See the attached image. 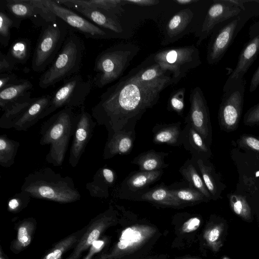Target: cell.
<instances>
[{"mask_svg": "<svg viewBox=\"0 0 259 259\" xmlns=\"http://www.w3.org/2000/svg\"><path fill=\"white\" fill-rule=\"evenodd\" d=\"M116 178V172L105 165L96 171L91 182L87 183L86 189L92 197L107 198L109 190L115 184Z\"/></svg>", "mask_w": 259, "mask_h": 259, "instance_id": "cell-26", "label": "cell"}, {"mask_svg": "<svg viewBox=\"0 0 259 259\" xmlns=\"http://www.w3.org/2000/svg\"><path fill=\"white\" fill-rule=\"evenodd\" d=\"M230 202L232 209L236 214L245 219L250 217V207L243 196L237 194L231 195Z\"/></svg>", "mask_w": 259, "mask_h": 259, "instance_id": "cell-40", "label": "cell"}, {"mask_svg": "<svg viewBox=\"0 0 259 259\" xmlns=\"http://www.w3.org/2000/svg\"><path fill=\"white\" fill-rule=\"evenodd\" d=\"M113 210L110 207L105 212L94 218L85 229L71 253L65 259H79L83 252L89 249L93 242L100 238L103 232L113 223Z\"/></svg>", "mask_w": 259, "mask_h": 259, "instance_id": "cell-17", "label": "cell"}, {"mask_svg": "<svg viewBox=\"0 0 259 259\" xmlns=\"http://www.w3.org/2000/svg\"><path fill=\"white\" fill-rule=\"evenodd\" d=\"M168 155V153L150 150L138 155L131 163L138 165L140 170L151 171L161 170L168 166V164L164 161Z\"/></svg>", "mask_w": 259, "mask_h": 259, "instance_id": "cell-29", "label": "cell"}, {"mask_svg": "<svg viewBox=\"0 0 259 259\" xmlns=\"http://www.w3.org/2000/svg\"><path fill=\"white\" fill-rule=\"evenodd\" d=\"M20 143L11 139L6 134L0 136V165L1 166L9 168L15 161Z\"/></svg>", "mask_w": 259, "mask_h": 259, "instance_id": "cell-36", "label": "cell"}, {"mask_svg": "<svg viewBox=\"0 0 259 259\" xmlns=\"http://www.w3.org/2000/svg\"><path fill=\"white\" fill-rule=\"evenodd\" d=\"M175 2L181 5H186L191 3L197 2V0H176L174 1Z\"/></svg>", "mask_w": 259, "mask_h": 259, "instance_id": "cell-51", "label": "cell"}, {"mask_svg": "<svg viewBox=\"0 0 259 259\" xmlns=\"http://www.w3.org/2000/svg\"><path fill=\"white\" fill-rule=\"evenodd\" d=\"M140 64L109 87L92 108L99 125L105 126L108 138L123 130L135 131L137 122L158 101L161 92L172 84L170 72L146 81L140 76Z\"/></svg>", "mask_w": 259, "mask_h": 259, "instance_id": "cell-1", "label": "cell"}, {"mask_svg": "<svg viewBox=\"0 0 259 259\" xmlns=\"http://www.w3.org/2000/svg\"><path fill=\"white\" fill-rule=\"evenodd\" d=\"M52 96L30 98L4 111L0 118V127L18 131H26L45 117Z\"/></svg>", "mask_w": 259, "mask_h": 259, "instance_id": "cell-7", "label": "cell"}, {"mask_svg": "<svg viewBox=\"0 0 259 259\" xmlns=\"http://www.w3.org/2000/svg\"><path fill=\"white\" fill-rule=\"evenodd\" d=\"M75 125L72 108H63L45 121L40 130L39 144L50 146L46 161L55 166L62 165Z\"/></svg>", "mask_w": 259, "mask_h": 259, "instance_id": "cell-3", "label": "cell"}, {"mask_svg": "<svg viewBox=\"0 0 259 259\" xmlns=\"http://www.w3.org/2000/svg\"><path fill=\"white\" fill-rule=\"evenodd\" d=\"M153 227L146 225H135L124 229L118 241L108 254L98 259H116L130 253L142 246L155 233Z\"/></svg>", "mask_w": 259, "mask_h": 259, "instance_id": "cell-14", "label": "cell"}, {"mask_svg": "<svg viewBox=\"0 0 259 259\" xmlns=\"http://www.w3.org/2000/svg\"><path fill=\"white\" fill-rule=\"evenodd\" d=\"M126 3L133 4L140 6H150L157 4L158 0H125Z\"/></svg>", "mask_w": 259, "mask_h": 259, "instance_id": "cell-50", "label": "cell"}, {"mask_svg": "<svg viewBox=\"0 0 259 259\" xmlns=\"http://www.w3.org/2000/svg\"><path fill=\"white\" fill-rule=\"evenodd\" d=\"M244 123L246 125H259V103L251 107L244 114Z\"/></svg>", "mask_w": 259, "mask_h": 259, "instance_id": "cell-43", "label": "cell"}, {"mask_svg": "<svg viewBox=\"0 0 259 259\" xmlns=\"http://www.w3.org/2000/svg\"><path fill=\"white\" fill-rule=\"evenodd\" d=\"M82 259H84V257L83 258H82Z\"/></svg>", "mask_w": 259, "mask_h": 259, "instance_id": "cell-54", "label": "cell"}, {"mask_svg": "<svg viewBox=\"0 0 259 259\" xmlns=\"http://www.w3.org/2000/svg\"><path fill=\"white\" fill-rule=\"evenodd\" d=\"M163 169L155 171L137 170L131 172L122 182L117 194L119 197L138 200L149 186L160 179Z\"/></svg>", "mask_w": 259, "mask_h": 259, "instance_id": "cell-18", "label": "cell"}, {"mask_svg": "<svg viewBox=\"0 0 259 259\" xmlns=\"http://www.w3.org/2000/svg\"><path fill=\"white\" fill-rule=\"evenodd\" d=\"M238 22L239 18H236L212 36L207 50L208 64H215L224 57L235 37Z\"/></svg>", "mask_w": 259, "mask_h": 259, "instance_id": "cell-19", "label": "cell"}, {"mask_svg": "<svg viewBox=\"0 0 259 259\" xmlns=\"http://www.w3.org/2000/svg\"><path fill=\"white\" fill-rule=\"evenodd\" d=\"M31 198L29 193L23 191L16 193L8 201V210L12 212L21 211L28 205Z\"/></svg>", "mask_w": 259, "mask_h": 259, "instance_id": "cell-41", "label": "cell"}, {"mask_svg": "<svg viewBox=\"0 0 259 259\" xmlns=\"http://www.w3.org/2000/svg\"><path fill=\"white\" fill-rule=\"evenodd\" d=\"M68 2L84 8L99 10L118 17L124 12L125 0H67Z\"/></svg>", "mask_w": 259, "mask_h": 259, "instance_id": "cell-31", "label": "cell"}, {"mask_svg": "<svg viewBox=\"0 0 259 259\" xmlns=\"http://www.w3.org/2000/svg\"><path fill=\"white\" fill-rule=\"evenodd\" d=\"M17 64L9 58L6 54L0 52V73H11L17 68Z\"/></svg>", "mask_w": 259, "mask_h": 259, "instance_id": "cell-44", "label": "cell"}, {"mask_svg": "<svg viewBox=\"0 0 259 259\" xmlns=\"http://www.w3.org/2000/svg\"><path fill=\"white\" fill-rule=\"evenodd\" d=\"M221 231L220 228L216 226L205 232L204 237L210 245L213 246L215 243L220 237Z\"/></svg>", "mask_w": 259, "mask_h": 259, "instance_id": "cell-48", "label": "cell"}, {"mask_svg": "<svg viewBox=\"0 0 259 259\" xmlns=\"http://www.w3.org/2000/svg\"><path fill=\"white\" fill-rule=\"evenodd\" d=\"M84 231L75 232L56 243L41 259H61L65 253L76 246Z\"/></svg>", "mask_w": 259, "mask_h": 259, "instance_id": "cell-35", "label": "cell"}, {"mask_svg": "<svg viewBox=\"0 0 259 259\" xmlns=\"http://www.w3.org/2000/svg\"><path fill=\"white\" fill-rule=\"evenodd\" d=\"M238 147L259 153V137L248 134L242 135L237 141Z\"/></svg>", "mask_w": 259, "mask_h": 259, "instance_id": "cell-42", "label": "cell"}, {"mask_svg": "<svg viewBox=\"0 0 259 259\" xmlns=\"http://www.w3.org/2000/svg\"><path fill=\"white\" fill-rule=\"evenodd\" d=\"M140 48L132 43H120L101 52L96 57L93 82L99 88L121 78L138 53Z\"/></svg>", "mask_w": 259, "mask_h": 259, "instance_id": "cell-4", "label": "cell"}, {"mask_svg": "<svg viewBox=\"0 0 259 259\" xmlns=\"http://www.w3.org/2000/svg\"><path fill=\"white\" fill-rule=\"evenodd\" d=\"M136 139V131H119L107 138L103 157L104 159H110L116 155H126L132 150Z\"/></svg>", "mask_w": 259, "mask_h": 259, "instance_id": "cell-23", "label": "cell"}, {"mask_svg": "<svg viewBox=\"0 0 259 259\" xmlns=\"http://www.w3.org/2000/svg\"><path fill=\"white\" fill-rule=\"evenodd\" d=\"M83 54L81 40L69 30L57 57L50 67L40 76L39 87L47 88L76 74L81 67Z\"/></svg>", "mask_w": 259, "mask_h": 259, "instance_id": "cell-5", "label": "cell"}, {"mask_svg": "<svg viewBox=\"0 0 259 259\" xmlns=\"http://www.w3.org/2000/svg\"><path fill=\"white\" fill-rule=\"evenodd\" d=\"M33 88L28 79H18L14 84L0 90V107L5 111L14 106L31 98Z\"/></svg>", "mask_w": 259, "mask_h": 259, "instance_id": "cell-22", "label": "cell"}, {"mask_svg": "<svg viewBox=\"0 0 259 259\" xmlns=\"http://www.w3.org/2000/svg\"><path fill=\"white\" fill-rule=\"evenodd\" d=\"M185 181L188 185L202 193L209 200L211 199L200 175L196 163V159H187L179 169Z\"/></svg>", "mask_w": 259, "mask_h": 259, "instance_id": "cell-30", "label": "cell"}, {"mask_svg": "<svg viewBox=\"0 0 259 259\" xmlns=\"http://www.w3.org/2000/svg\"><path fill=\"white\" fill-rule=\"evenodd\" d=\"M196 163L211 199L218 198L221 194V185L212 165L208 159H196Z\"/></svg>", "mask_w": 259, "mask_h": 259, "instance_id": "cell-32", "label": "cell"}, {"mask_svg": "<svg viewBox=\"0 0 259 259\" xmlns=\"http://www.w3.org/2000/svg\"><path fill=\"white\" fill-rule=\"evenodd\" d=\"M97 124L92 115L84 110L83 106L80 112L75 115V128L68 160L69 164L72 167L78 164Z\"/></svg>", "mask_w": 259, "mask_h": 259, "instance_id": "cell-15", "label": "cell"}, {"mask_svg": "<svg viewBox=\"0 0 259 259\" xmlns=\"http://www.w3.org/2000/svg\"><path fill=\"white\" fill-rule=\"evenodd\" d=\"M153 56L163 70L170 73L172 84L178 83L190 70L201 64L199 51L194 46L166 48Z\"/></svg>", "mask_w": 259, "mask_h": 259, "instance_id": "cell-8", "label": "cell"}, {"mask_svg": "<svg viewBox=\"0 0 259 259\" xmlns=\"http://www.w3.org/2000/svg\"><path fill=\"white\" fill-rule=\"evenodd\" d=\"M200 225L199 218L194 217L190 218L183 224L182 230L184 233H190L196 230Z\"/></svg>", "mask_w": 259, "mask_h": 259, "instance_id": "cell-47", "label": "cell"}, {"mask_svg": "<svg viewBox=\"0 0 259 259\" xmlns=\"http://www.w3.org/2000/svg\"><path fill=\"white\" fill-rule=\"evenodd\" d=\"M259 54V33L250 39L242 50L236 67L233 70L226 83L244 80V75Z\"/></svg>", "mask_w": 259, "mask_h": 259, "instance_id": "cell-21", "label": "cell"}, {"mask_svg": "<svg viewBox=\"0 0 259 259\" xmlns=\"http://www.w3.org/2000/svg\"><path fill=\"white\" fill-rule=\"evenodd\" d=\"M21 191L36 199L66 204L79 200L81 195L75 187L73 179L63 177L50 167L33 171L24 179Z\"/></svg>", "mask_w": 259, "mask_h": 259, "instance_id": "cell-2", "label": "cell"}, {"mask_svg": "<svg viewBox=\"0 0 259 259\" xmlns=\"http://www.w3.org/2000/svg\"><path fill=\"white\" fill-rule=\"evenodd\" d=\"M241 9L233 0H215L208 9L198 35L197 45H200L212 32L219 23L237 16Z\"/></svg>", "mask_w": 259, "mask_h": 259, "instance_id": "cell-16", "label": "cell"}, {"mask_svg": "<svg viewBox=\"0 0 259 259\" xmlns=\"http://www.w3.org/2000/svg\"><path fill=\"white\" fill-rule=\"evenodd\" d=\"M168 187L183 205L209 200L202 193L190 186L185 181L173 184Z\"/></svg>", "mask_w": 259, "mask_h": 259, "instance_id": "cell-33", "label": "cell"}, {"mask_svg": "<svg viewBox=\"0 0 259 259\" xmlns=\"http://www.w3.org/2000/svg\"><path fill=\"white\" fill-rule=\"evenodd\" d=\"M1 3L20 25L22 20L29 19L35 26L41 27L57 18L45 7L41 0H3Z\"/></svg>", "mask_w": 259, "mask_h": 259, "instance_id": "cell-12", "label": "cell"}, {"mask_svg": "<svg viewBox=\"0 0 259 259\" xmlns=\"http://www.w3.org/2000/svg\"><path fill=\"white\" fill-rule=\"evenodd\" d=\"M189 101L190 108L185 117V123H189L210 146L212 141V128L209 112L200 88L197 87L191 90Z\"/></svg>", "mask_w": 259, "mask_h": 259, "instance_id": "cell-13", "label": "cell"}, {"mask_svg": "<svg viewBox=\"0 0 259 259\" xmlns=\"http://www.w3.org/2000/svg\"><path fill=\"white\" fill-rule=\"evenodd\" d=\"M92 87L91 79L84 80L75 74L63 80V83L52 96L45 117L60 108L82 107Z\"/></svg>", "mask_w": 259, "mask_h": 259, "instance_id": "cell-9", "label": "cell"}, {"mask_svg": "<svg viewBox=\"0 0 259 259\" xmlns=\"http://www.w3.org/2000/svg\"><path fill=\"white\" fill-rule=\"evenodd\" d=\"M30 41L21 38L14 41L6 55L16 64H24L30 56Z\"/></svg>", "mask_w": 259, "mask_h": 259, "instance_id": "cell-37", "label": "cell"}, {"mask_svg": "<svg viewBox=\"0 0 259 259\" xmlns=\"http://www.w3.org/2000/svg\"><path fill=\"white\" fill-rule=\"evenodd\" d=\"M138 200L167 207H181L183 205L168 186L163 183L150 188Z\"/></svg>", "mask_w": 259, "mask_h": 259, "instance_id": "cell-28", "label": "cell"}, {"mask_svg": "<svg viewBox=\"0 0 259 259\" xmlns=\"http://www.w3.org/2000/svg\"><path fill=\"white\" fill-rule=\"evenodd\" d=\"M34 225L32 219L21 222L17 229L16 238L11 245V248L15 253L22 251L29 245L35 230Z\"/></svg>", "mask_w": 259, "mask_h": 259, "instance_id": "cell-34", "label": "cell"}, {"mask_svg": "<svg viewBox=\"0 0 259 259\" xmlns=\"http://www.w3.org/2000/svg\"><path fill=\"white\" fill-rule=\"evenodd\" d=\"M18 79L16 75L12 72L1 73L0 90L14 84Z\"/></svg>", "mask_w": 259, "mask_h": 259, "instance_id": "cell-46", "label": "cell"}, {"mask_svg": "<svg viewBox=\"0 0 259 259\" xmlns=\"http://www.w3.org/2000/svg\"><path fill=\"white\" fill-rule=\"evenodd\" d=\"M259 87V65L253 73L250 80L249 91L252 92Z\"/></svg>", "mask_w": 259, "mask_h": 259, "instance_id": "cell-49", "label": "cell"}, {"mask_svg": "<svg viewBox=\"0 0 259 259\" xmlns=\"http://www.w3.org/2000/svg\"><path fill=\"white\" fill-rule=\"evenodd\" d=\"M218 112L219 123L221 130L226 132L235 131L241 117L244 96V82L226 83Z\"/></svg>", "mask_w": 259, "mask_h": 259, "instance_id": "cell-10", "label": "cell"}, {"mask_svg": "<svg viewBox=\"0 0 259 259\" xmlns=\"http://www.w3.org/2000/svg\"><path fill=\"white\" fill-rule=\"evenodd\" d=\"M0 259H7L3 253L2 248H1L0 251Z\"/></svg>", "mask_w": 259, "mask_h": 259, "instance_id": "cell-52", "label": "cell"}, {"mask_svg": "<svg viewBox=\"0 0 259 259\" xmlns=\"http://www.w3.org/2000/svg\"><path fill=\"white\" fill-rule=\"evenodd\" d=\"M106 240V238L104 237L95 241L89 248V251L84 259H92L94 255L100 252L105 247Z\"/></svg>", "mask_w": 259, "mask_h": 259, "instance_id": "cell-45", "label": "cell"}, {"mask_svg": "<svg viewBox=\"0 0 259 259\" xmlns=\"http://www.w3.org/2000/svg\"><path fill=\"white\" fill-rule=\"evenodd\" d=\"M20 26L7 13L0 3V43L3 47H6L9 45L11 38V29L13 27L18 29Z\"/></svg>", "mask_w": 259, "mask_h": 259, "instance_id": "cell-38", "label": "cell"}, {"mask_svg": "<svg viewBox=\"0 0 259 259\" xmlns=\"http://www.w3.org/2000/svg\"><path fill=\"white\" fill-rule=\"evenodd\" d=\"M186 89L180 88L172 92L167 103V109L182 115L185 108V95Z\"/></svg>", "mask_w": 259, "mask_h": 259, "instance_id": "cell-39", "label": "cell"}, {"mask_svg": "<svg viewBox=\"0 0 259 259\" xmlns=\"http://www.w3.org/2000/svg\"><path fill=\"white\" fill-rule=\"evenodd\" d=\"M41 1L48 11L87 38L105 39L116 36L94 24L75 11L57 3L55 0Z\"/></svg>", "mask_w": 259, "mask_h": 259, "instance_id": "cell-11", "label": "cell"}, {"mask_svg": "<svg viewBox=\"0 0 259 259\" xmlns=\"http://www.w3.org/2000/svg\"><path fill=\"white\" fill-rule=\"evenodd\" d=\"M68 31V25L58 17L41 27L31 62L34 71H43L52 64L61 49Z\"/></svg>", "mask_w": 259, "mask_h": 259, "instance_id": "cell-6", "label": "cell"}, {"mask_svg": "<svg viewBox=\"0 0 259 259\" xmlns=\"http://www.w3.org/2000/svg\"><path fill=\"white\" fill-rule=\"evenodd\" d=\"M182 141L184 148L191 154V157L205 160L208 159L212 155L210 146L188 123H186L183 128Z\"/></svg>", "mask_w": 259, "mask_h": 259, "instance_id": "cell-24", "label": "cell"}, {"mask_svg": "<svg viewBox=\"0 0 259 259\" xmlns=\"http://www.w3.org/2000/svg\"><path fill=\"white\" fill-rule=\"evenodd\" d=\"M223 259H230V258L227 257H225Z\"/></svg>", "mask_w": 259, "mask_h": 259, "instance_id": "cell-53", "label": "cell"}, {"mask_svg": "<svg viewBox=\"0 0 259 259\" xmlns=\"http://www.w3.org/2000/svg\"><path fill=\"white\" fill-rule=\"evenodd\" d=\"M194 17L190 9H183L176 13L168 22L165 27L164 39L161 43L166 45L173 43L185 35Z\"/></svg>", "mask_w": 259, "mask_h": 259, "instance_id": "cell-25", "label": "cell"}, {"mask_svg": "<svg viewBox=\"0 0 259 259\" xmlns=\"http://www.w3.org/2000/svg\"><path fill=\"white\" fill-rule=\"evenodd\" d=\"M83 16L84 18L103 29L113 34L121 33L123 30L118 17H114L98 10L80 7L67 2V0H55Z\"/></svg>", "mask_w": 259, "mask_h": 259, "instance_id": "cell-20", "label": "cell"}, {"mask_svg": "<svg viewBox=\"0 0 259 259\" xmlns=\"http://www.w3.org/2000/svg\"><path fill=\"white\" fill-rule=\"evenodd\" d=\"M181 122L169 124H157L152 132L153 142L155 144H166L172 146L182 145V130Z\"/></svg>", "mask_w": 259, "mask_h": 259, "instance_id": "cell-27", "label": "cell"}]
</instances>
